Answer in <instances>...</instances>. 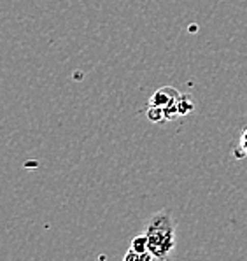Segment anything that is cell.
I'll list each match as a JSON object with an SVG mask.
<instances>
[{
    "label": "cell",
    "instance_id": "1",
    "mask_svg": "<svg viewBox=\"0 0 247 261\" xmlns=\"http://www.w3.org/2000/svg\"><path fill=\"white\" fill-rule=\"evenodd\" d=\"M144 233L149 242V252L154 259H167L175 247V219L170 211L154 212L146 224Z\"/></svg>",
    "mask_w": 247,
    "mask_h": 261
},
{
    "label": "cell",
    "instance_id": "2",
    "mask_svg": "<svg viewBox=\"0 0 247 261\" xmlns=\"http://www.w3.org/2000/svg\"><path fill=\"white\" fill-rule=\"evenodd\" d=\"M179 96H181V93H179L175 88H170V86L160 88V90H156L154 95L151 96L149 106H156V107H160V109H163L165 119L169 121V119L179 116V109H177Z\"/></svg>",
    "mask_w": 247,
    "mask_h": 261
},
{
    "label": "cell",
    "instance_id": "3",
    "mask_svg": "<svg viewBox=\"0 0 247 261\" xmlns=\"http://www.w3.org/2000/svg\"><path fill=\"white\" fill-rule=\"evenodd\" d=\"M130 251L137 252V254H144V256H149V258L154 259V256L149 252V242H147V237L146 233H141L137 237H133L130 242Z\"/></svg>",
    "mask_w": 247,
    "mask_h": 261
},
{
    "label": "cell",
    "instance_id": "4",
    "mask_svg": "<svg viewBox=\"0 0 247 261\" xmlns=\"http://www.w3.org/2000/svg\"><path fill=\"white\" fill-rule=\"evenodd\" d=\"M232 154L237 160H247V126L242 130L240 137H238V142H237V146L233 147Z\"/></svg>",
    "mask_w": 247,
    "mask_h": 261
},
{
    "label": "cell",
    "instance_id": "5",
    "mask_svg": "<svg viewBox=\"0 0 247 261\" xmlns=\"http://www.w3.org/2000/svg\"><path fill=\"white\" fill-rule=\"evenodd\" d=\"M177 109H179V116H186V114H189V112H193V109H195L193 100H191L189 96H186V95H181V96H179Z\"/></svg>",
    "mask_w": 247,
    "mask_h": 261
},
{
    "label": "cell",
    "instance_id": "6",
    "mask_svg": "<svg viewBox=\"0 0 247 261\" xmlns=\"http://www.w3.org/2000/svg\"><path fill=\"white\" fill-rule=\"evenodd\" d=\"M147 118H149V121H153V123L167 121L165 112H163V109H160V107H156V106H149V109H147Z\"/></svg>",
    "mask_w": 247,
    "mask_h": 261
},
{
    "label": "cell",
    "instance_id": "7",
    "mask_svg": "<svg viewBox=\"0 0 247 261\" xmlns=\"http://www.w3.org/2000/svg\"><path fill=\"white\" fill-rule=\"evenodd\" d=\"M123 259H125V261H151L153 258H149V256H144V254H137V252H133V251H128Z\"/></svg>",
    "mask_w": 247,
    "mask_h": 261
}]
</instances>
